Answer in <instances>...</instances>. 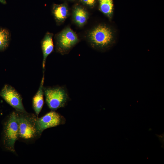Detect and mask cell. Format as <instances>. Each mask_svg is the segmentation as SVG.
Masks as SVG:
<instances>
[{
  "instance_id": "8",
  "label": "cell",
  "mask_w": 164,
  "mask_h": 164,
  "mask_svg": "<svg viewBox=\"0 0 164 164\" xmlns=\"http://www.w3.org/2000/svg\"><path fill=\"white\" fill-rule=\"evenodd\" d=\"M53 34L47 32L41 42V48L43 53L42 67L45 68L46 60L47 56L52 52L54 48L53 40Z\"/></svg>"
},
{
  "instance_id": "5",
  "label": "cell",
  "mask_w": 164,
  "mask_h": 164,
  "mask_svg": "<svg viewBox=\"0 0 164 164\" xmlns=\"http://www.w3.org/2000/svg\"><path fill=\"white\" fill-rule=\"evenodd\" d=\"M56 50L61 53L67 52L78 42L77 35L70 28H67L56 37Z\"/></svg>"
},
{
  "instance_id": "12",
  "label": "cell",
  "mask_w": 164,
  "mask_h": 164,
  "mask_svg": "<svg viewBox=\"0 0 164 164\" xmlns=\"http://www.w3.org/2000/svg\"><path fill=\"white\" fill-rule=\"evenodd\" d=\"M10 35L6 29L0 27V51H3L8 47L10 40Z\"/></svg>"
},
{
  "instance_id": "6",
  "label": "cell",
  "mask_w": 164,
  "mask_h": 164,
  "mask_svg": "<svg viewBox=\"0 0 164 164\" xmlns=\"http://www.w3.org/2000/svg\"><path fill=\"white\" fill-rule=\"evenodd\" d=\"M0 96L18 112H26L19 93L11 86L5 85L0 92Z\"/></svg>"
},
{
  "instance_id": "10",
  "label": "cell",
  "mask_w": 164,
  "mask_h": 164,
  "mask_svg": "<svg viewBox=\"0 0 164 164\" xmlns=\"http://www.w3.org/2000/svg\"><path fill=\"white\" fill-rule=\"evenodd\" d=\"M52 12L55 19L57 22L63 21L68 14V9L64 4H54L53 7Z\"/></svg>"
},
{
  "instance_id": "3",
  "label": "cell",
  "mask_w": 164,
  "mask_h": 164,
  "mask_svg": "<svg viewBox=\"0 0 164 164\" xmlns=\"http://www.w3.org/2000/svg\"><path fill=\"white\" fill-rule=\"evenodd\" d=\"M88 38L93 47L102 50L110 47L114 39L111 29L104 25H99L93 29L89 33Z\"/></svg>"
},
{
  "instance_id": "11",
  "label": "cell",
  "mask_w": 164,
  "mask_h": 164,
  "mask_svg": "<svg viewBox=\"0 0 164 164\" xmlns=\"http://www.w3.org/2000/svg\"><path fill=\"white\" fill-rule=\"evenodd\" d=\"M73 17L75 22L79 26H82L86 22L88 14L85 9L80 6H77L74 9Z\"/></svg>"
},
{
  "instance_id": "14",
  "label": "cell",
  "mask_w": 164,
  "mask_h": 164,
  "mask_svg": "<svg viewBox=\"0 0 164 164\" xmlns=\"http://www.w3.org/2000/svg\"><path fill=\"white\" fill-rule=\"evenodd\" d=\"M83 3L88 6H92L95 4L96 0H81Z\"/></svg>"
},
{
  "instance_id": "2",
  "label": "cell",
  "mask_w": 164,
  "mask_h": 164,
  "mask_svg": "<svg viewBox=\"0 0 164 164\" xmlns=\"http://www.w3.org/2000/svg\"><path fill=\"white\" fill-rule=\"evenodd\" d=\"M17 112L19 114V138L29 140L40 136L36 127L38 117L34 114L26 111Z\"/></svg>"
},
{
  "instance_id": "4",
  "label": "cell",
  "mask_w": 164,
  "mask_h": 164,
  "mask_svg": "<svg viewBox=\"0 0 164 164\" xmlns=\"http://www.w3.org/2000/svg\"><path fill=\"white\" fill-rule=\"evenodd\" d=\"M46 103L54 111L63 107L68 99L67 94L63 87H43Z\"/></svg>"
},
{
  "instance_id": "1",
  "label": "cell",
  "mask_w": 164,
  "mask_h": 164,
  "mask_svg": "<svg viewBox=\"0 0 164 164\" xmlns=\"http://www.w3.org/2000/svg\"><path fill=\"white\" fill-rule=\"evenodd\" d=\"M19 138V114L13 111L9 116L4 128L3 142L6 149L15 153V144Z\"/></svg>"
},
{
  "instance_id": "7",
  "label": "cell",
  "mask_w": 164,
  "mask_h": 164,
  "mask_svg": "<svg viewBox=\"0 0 164 164\" xmlns=\"http://www.w3.org/2000/svg\"><path fill=\"white\" fill-rule=\"evenodd\" d=\"M63 121L62 117L57 113L52 111L40 118H37V128L41 135L44 130L62 124Z\"/></svg>"
},
{
  "instance_id": "15",
  "label": "cell",
  "mask_w": 164,
  "mask_h": 164,
  "mask_svg": "<svg viewBox=\"0 0 164 164\" xmlns=\"http://www.w3.org/2000/svg\"><path fill=\"white\" fill-rule=\"evenodd\" d=\"M0 3L3 4H5L6 3L5 0H0Z\"/></svg>"
},
{
  "instance_id": "13",
  "label": "cell",
  "mask_w": 164,
  "mask_h": 164,
  "mask_svg": "<svg viewBox=\"0 0 164 164\" xmlns=\"http://www.w3.org/2000/svg\"><path fill=\"white\" fill-rule=\"evenodd\" d=\"M99 6L103 13L109 17L111 15L113 8V0H99Z\"/></svg>"
},
{
  "instance_id": "9",
  "label": "cell",
  "mask_w": 164,
  "mask_h": 164,
  "mask_svg": "<svg viewBox=\"0 0 164 164\" xmlns=\"http://www.w3.org/2000/svg\"><path fill=\"white\" fill-rule=\"evenodd\" d=\"M44 72L39 88L32 99V106L37 116L40 112L43 106V84L44 80Z\"/></svg>"
}]
</instances>
